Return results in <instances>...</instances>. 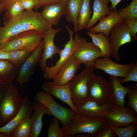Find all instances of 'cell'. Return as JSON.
Instances as JSON below:
<instances>
[{"label":"cell","mask_w":137,"mask_h":137,"mask_svg":"<svg viewBox=\"0 0 137 137\" xmlns=\"http://www.w3.org/2000/svg\"><path fill=\"white\" fill-rule=\"evenodd\" d=\"M0 26V48L5 42L22 32L34 30L43 33L52 27L41 13L33 10H24L18 16L8 23Z\"/></svg>","instance_id":"6da1fadb"},{"label":"cell","mask_w":137,"mask_h":137,"mask_svg":"<svg viewBox=\"0 0 137 137\" xmlns=\"http://www.w3.org/2000/svg\"><path fill=\"white\" fill-rule=\"evenodd\" d=\"M109 126L106 117L87 116L75 113L72 116L70 124L62 126L64 137H73L83 133H88L96 137L99 134L107 129Z\"/></svg>","instance_id":"7a4b0ae2"},{"label":"cell","mask_w":137,"mask_h":137,"mask_svg":"<svg viewBox=\"0 0 137 137\" xmlns=\"http://www.w3.org/2000/svg\"><path fill=\"white\" fill-rule=\"evenodd\" d=\"M22 98L17 88L12 83L6 85L5 94L0 104V126L12 119L19 112Z\"/></svg>","instance_id":"3957f363"},{"label":"cell","mask_w":137,"mask_h":137,"mask_svg":"<svg viewBox=\"0 0 137 137\" xmlns=\"http://www.w3.org/2000/svg\"><path fill=\"white\" fill-rule=\"evenodd\" d=\"M96 68L93 66L85 67L79 74L70 81L72 100L75 107L89 100L88 96V83Z\"/></svg>","instance_id":"277c9868"},{"label":"cell","mask_w":137,"mask_h":137,"mask_svg":"<svg viewBox=\"0 0 137 137\" xmlns=\"http://www.w3.org/2000/svg\"><path fill=\"white\" fill-rule=\"evenodd\" d=\"M34 98L36 100L44 105L51 115L58 119L61 122L62 126H66L68 125L72 116L75 113L72 109H68L59 105L50 94L45 91L37 92Z\"/></svg>","instance_id":"5b68a950"},{"label":"cell","mask_w":137,"mask_h":137,"mask_svg":"<svg viewBox=\"0 0 137 137\" xmlns=\"http://www.w3.org/2000/svg\"><path fill=\"white\" fill-rule=\"evenodd\" d=\"M66 27L69 34V40L64 44L63 49L61 50L59 54L60 58L55 65H53L50 67L47 66L43 70V77L44 78L53 79L61 67L73 55L74 53L76 42L80 36L79 34L76 33L73 39L74 31L67 25H66Z\"/></svg>","instance_id":"8992f818"},{"label":"cell","mask_w":137,"mask_h":137,"mask_svg":"<svg viewBox=\"0 0 137 137\" xmlns=\"http://www.w3.org/2000/svg\"><path fill=\"white\" fill-rule=\"evenodd\" d=\"M43 33L34 30L22 32L4 43L0 49L8 52L39 44L42 39Z\"/></svg>","instance_id":"52a82bcc"},{"label":"cell","mask_w":137,"mask_h":137,"mask_svg":"<svg viewBox=\"0 0 137 137\" xmlns=\"http://www.w3.org/2000/svg\"><path fill=\"white\" fill-rule=\"evenodd\" d=\"M88 96L89 100L101 105L111 101L108 81L104 77L94 74L88 82Z\"/></svg>","instance_id":"ba28073f"},{"label":"cell","mask_w":137,"mask_h":137,"mask_svg":"<svg viewBox=\"0 0 137 137\" xmlns=\"http://www.w3.org/2000/svg\"><path fill=\"white\" fill-rule=\"evenodd\" d=\"M73 56L85 67L93 66L94 60L102 57L100 50L92 41L88 42L83 37L77 39Z\"/></svg>","instance_id":"9c48e42d"},{"label":"cell","mask_w":137,"mask_h":137,"mask_svg":"<svg viewBox=\"0 0 137 137\" xmlns=\"http://www.w3.org/2000/svg\"><path fill=\"white\" fill-rule=\"evenodd\" d=\"M43 48V41L41 40L38 46L21 65L16 78L19 84L22 85L29 81L40 63Z\"/></svg>","instance_id":"30bf717a"},{"label":"cell","mask_w":137,"mask_h":137,"mask_svg":"<svg viewBox=\"0 0 137 137\" xmlns=\"http://www.w3.org/2000/svg\"><path fill=\"white\" fill-rule=\"evenodd\" d=\"M111 56L117 61L121 60L118 51L119 48L132 41L130 31L125 22L116 24L112 29L108 39Z\"/></svg>","instance_id":"8fae6325"},{"label":"cell","mask_w":137,"mask_h":137,"mask_svg":"<svg viewBox=\"0 0 137 137\" xmlns=\"http://www.w3.org/2000/svg\"><path fill=\"white\" fill-rule=\"evenodd\" d=\"M106 118L109 125L118 127L137 124V113L129 107L115 104Z\"/></svg>","instance_id":"7c38bea8"},{"label":"cell","mask_w":137,"mask_h":137,"mask_svg":"<svg viewBox=\"0 0 137 137\" xmlns=\"http://www.w3.org/2000/svg\"><path fill=\"white\" fill-rule=\"evenodd\" d=\"M93 66L96 69H100L109 75L124 77L133 66L134 63L132 62L127 65L116 63L108 56L102 59L97 58L94 60Z\"/></svg>","instance_id":"4fadbf2b"},{"label":"cell","mask_w":137,"mask_h":137,"mask_svg":"<svg viewBox=\"0 0 137 137\" xmlns=\"http://www.w3.org/2000/svg\"><path fill=\"white\" fill-rule=\"evenodd\" d=\"M61 30L60 28L54 29L52 27L42 33L44 48L39 64L43 71L47 66V60L48 59H52L54 55L60 53L61 50L55 45L54 40L56 35Z\"/></svg>","instance_id":"5bb4252c"},{"label":"cell","mask_w":137,"mask_h":137,"mask_svg":"<svg viewBox=\"0 0 137 137\" xmlns=\"http://www.w3.org/2000/svg\"><path fill=\"white\" fill-rule=\"evenodd\" d=\"M114 104L112 100L101 105L94 101L89 100L75 107L76 113L90 116L106 117Z\"/></svg>","instance_id":"9a60e30c"},{"label":"cell","mask_w":137,"mask_h":137,"mask_svg":"<svg viewBox=\"0 0 137 137\" xmlns=\"http://www.w3.org/2000/svg\"><path fill=\"white\" fill-rule=\"evenodd\" d=\"M81 63L72 56L61 67L53 82L55 85H62L68 83L75 76Z\"/></svg>","instance_id":"2e32d148"},{"label":"cell","mask_w":137,"mask_h":137,"mask_svg":"<svg viewBox=\"0 0 137 137\" xmlns=\"http://www.w3.org/2000/svg\"><path fill=\"white\" fill-rule=\"evenodd\" d=\"M33 110L32 102L28 97H23L19 112L9 122L0 127V132L5 133L10 135L13 130L24 119L28 117H31Z\"/></svg>","instance_id":"e0dca14e"},{"label":"cell","mask_w":137,"mask_h":137,"mask_svg":"<svg viewBox=\"0 0 137 137\" xmlns=\"http://www.w3.org/2000/svg\"><path fill=\"white\" fill-rule=\"evenodd\" d=\"M42 88L45 92L59 99L62 102L67 104L75 113H77L72 100L70 82L62 85H55L50 81L45 82L42 85Z\"/></svg>","instance_id":"ac0fdd59"},{"label":"cell","mask_w":137,"mask_h":137,"mask_svg":"<svg viewBox=\"0 0 137 137\" xmlns=\"http://www.w3.org/2000/svg\"><path fill=\"white\" fill-rule=\"evenodd\" d=\"M118 77L109 75L108 81L110 93L112 100L114 104L121 107H125V98L130 91L132 85L123 86L119 81Z\"/></svg>","instance_id":"d6986e66"},{"label":"cell","mask_w":137,"mask_h":137,"mask_svg":"<svg viewBox=\"0 0 137 137\" xmlns=\"http://www.w3.org/2000/svg\"><path fill=\"white\" fill-rule=\"evenodd\" d=\"M32 104L33 110L31 117L32 130L30 137H38L42 130V116L45 114L50 116L51 114L44 105L38 101L36 100L32 102Z\"/></svg>","instance_id":"ffe728a7"},{"label":"cell","mask_w":137,"mask_h":137,"mask_svg":"<svg viewBox=\"0 0 137 137\" xmlns=\"http://www.w3.org/2000/svg\"><path fill=\"white\" fill-rule=\"evenodd\" d=\"M44 7L41 13L42 17L52 26L57 25L61 17L65 15L66 4L61 2L49 4Z\"/></svg>","instance_id":"44dd1931"},{"label":"cell","mask_w":137,"mask_h":137,"mask_svg":"<svg viewBox=\"0 0 137 137\" xmlns=\"http://www.w3.org/2000/svg\"><path fill=\"white\" fill-rule=\"evenodd\" d=\"M99 20L98 24L90 29L89 31L95 33H103L107 39L112 28L116 24L124 22L119 16L116 10H111L108 16L103 17Z\"/></svg>","instance_id":"7402d4cb"},{"label":"cell","mask_w":137,"mask_h":137,"mask_svg":"<svg viewBox=\"0 0 137 137\" xmlns=\"http://www.w3.org/2000/svg\"><path fill=\"white\" fill-rule=\"evenodd\" d=\"M19 68L8 59H0V83L7 85L12 83L18 74Z\"/></svg>","instance_id":"603a6c76"},{"label":"cell","mask_w":137,"mask_h":137,"mask_svg":"<svg viewBox=\"0 0 137 137\" xmlns=\"http://www.w3.org/2000/svg\"><path fill=\"white\" fill-rule=\"evenodd\" d=\"M93 13L92 17L85 29L89 30L93 27L98 21L102 18L108 15L111 10L108 6L109 0H93Z\"/></svg>","instance_id":"cb8c5ba5"},{"label":"cell","mask_w":137,"mask_h":137,"mask_svg":"<svg viewBox=\"0 0 137 137\" xmlns=\"http://www.w3.org/2000/svg\"><path fill=\"white\" fill-rule=\"evenodd\" d=\"M83 0H69L66 4L65 14L66 21L72 23L74 26L73 31L77 33L78 20Z\"/></svg>","instance_id":"d4e9b609"},{"label":"cell","mask_w":137,"mask_h":137,"mask_svg":"<svg viewBox=\"0 0 137 137\" xmlns=\"http://www.w3.org/2000/svg\"><path fill=\"white\" fill-rule=\"evenodd\" d=\"M87 34L91 38L94 44L100 50L102 57L108 56L110 58L111 56L110 45L108 39L104 34L102 32L96 34L89 31Z\"/></svg>","instance_id":"484cf974"},{"label":"cell","mask_w":137,"mask_h":137,"mask_svg":"<svg viewBox=\"0 0 137 137\" xmlns=\"http://www.w3.org/2000/svg\"><path fill=\"white\" fill-rule=\"evenodd\" d=\"M38 45H35L25 49L8 52L9 60L14 65L19 67Z\"/></svg>","instance_id":"4316f807"},{"label":"cell","mask_w":137,"mask_h":137,"mask_svg":"<svg viewBox=\"0 0 137 137\" xmlns=\"http://www.w3.org/2000/svg\"><path fill=\"white\" fill-rule=\"evenodd\" d=\"M90 0H83L78 20V31L85 28L90 21L92 14L90 7Z\"/></svg>","instance_id":"83f0119b"},{"label":"cell","mask_w":137,"mask_h":137,"mask_svg":"<svg viewBox=\"0 0 137 137\" xmlns=\"http://www.w3.org/2000/svg\"><path fill=\"white\" fill-rule=\"evenodd\" d=\"M32 130L31 117L24 119L13 130L10 137H30Z\"/></svg>","instance_id":"f1b7e54d"},{"label":"cell","mask_w":137,"mask_h":137,"mask_svg":"<svg viewBox=\"0 0 137 137\" xmlns=\"http://www.w3.org/2000/svg\"><path fill=\"white\" fill-rule=\"evenodd\" d=\"M3 20L4 24H6L13 20L19 15L24 10L20 0L10 4L6 9Z\"/></svg>","instance_id":"f546056e"},{"label":"cell","mask_w":137,"mask_h":137,"mask_svg":"<svg viewBox=\"0 0 137 137\" xmlns=\"http://www.w3.org/2000/svg\"><path fill=\"white\" fill-rule=\"evenodd\" d=\"M119 16L124 21L137 19V0H132L127 7L117 11Z\"/></svg>","instance_id":"4dcf8cb0"},{"label":"cell","mask_w":137,"mask_h":137,"mask_svg":"<svg viewBox=\"0 0 137 137\" xmlns=\"http://www.w3.org/2000/svg\"><path fill=\"white\" fill-rule=\"evenodd\" d=\"M116 136L118 137H133L137 131V124L133 123L122 127H118L109 124Z\"/></svg>","instance_id":"1f68e13d"},{"label":"cell","mask_w":137,"mask_h":137,"mask_svg":"<svg viewBox=\"0 0 137 137\" xmlns=\"http://www.w3.org/2000/svg\"><path fill=\"white\" fill-rule=\"evenodd\" d=\"M53 122L51 121L49 126L47 127L48 137H63L62 130L59 126V120L54 117Z\"/></svg>","instance_id":"d6a6232c"},{"label":"cell","mask_w":137,"mask_h":137,"mask_svg":"<svg viewBox=\"0 0 137 137\" xmlns=\"http://www.w3.org/2000/svg\"><path fill=\"white\" fill-rule=\"evenodd\" d=\"M129 101L127 105L137 113V84L131 86L129 92L127 94Z\"/></svg>","instance_id":"836d02e7"},{"label":"cell","mask_w":137,"mask_h":137,"mask_svg":"<svg viewBox=\"0 0 137 137\" xmlns=\"http://www.w3.org/2000/svg\"><path fill=\"white\" fill-rule=\"evenodd\" d=\"M121 84L128 81L137 82V60L135 59L133 66L128 73L123 79H119Z\"/></svg>","instance_id":"e575fe53"},{"label":"cell","mask_w":137,"mask_h":137,"mask_svg":"<svg viewBox=\"0 0 137 137\" xmlns=\"http://www.w3.org/2000/svg\"><path fill=\"white\" fill-rule=\"evenodd\" d=\"M130 31V35L133 42L136 41L137 37V19L129 20L125 21Z\"/></svg>","instance_id":"d590c367"},{"label":"cell","mask_w":137,"mask_h":137,"mask_svg":"<svg viewBox=\"0 0 137 137\" xmlns=\"http://www.w3.org/2000/svg\"><path fill=\"white\" fill-rule=\"evenodd\" d=\"M20 3L24 10H32L39 8L38 3L37 0H20Z\"/></svg>","instance_id":"8d00e7d4"},{"label":"cell","mask_w":137,"mask_h":137,"mask_svg":"<svg viewBox=\"0 0 137 137\" xmlns=\"http://www.w3.org/2000/svg\"><path fill=\"white\" fill-rule=\"evenodd\" d=\"M116 136L114 131L109 126L107 129L98 134L96 137H115Z\"/></svg>","instance_id":"74e56055"},{"label":"cell","mask_w":137,"mask_h":137,"mask_svg":"<svg viewBox=\"0 0 137 137\" xmlns=\"http://www.w3.org/2000/svg\"><path fill=\"white\" fill-rule=\"evenodd\" d=\"M38 3L39 8L51 4L61 2V0H37Z\"/></svg>","instance_id":"f35d334b"},{"label":"cell","mask_w":137,"mask_h":137,"mask_svg":"<svg viewBox=\"0 0 137 137\" xmlns=\"http://www.w3.org/2000/svg\"><path fill=\"white\" fill-rule=\"evenodd\" d=\"M19 0H0V2L4 6L5 10L12 3Z\"/></svg>","instance_id":"ab89813d"},{"label":"cell","mask_w":137,"mask_h":137,"mask_svg":"<svg viewBox=\"0 0 137 137\" xmlns=\"http://www.w3.org/2000/svg\"><path fill=\"white\" fill-rule=\"evenodd\" d=\"M6 85L0 83V104L5 94Z\"/></svg>","instance_id":"60d3db41"},{"label":"cell","mask_w":137,"mask_h":137,"mask_svg":"<svg viewBox=\"0 0 137 137\" xmlns=\"http://www.w3.org/2000/svg\"><path fill=\"white\" fill-rule=\"evenodd\" d=\"M0 59L9 60L8 53L0 49Z\"/></svg>","instance_id":"b9f144b4"},{"label":"cell","mask_w":137,"mask_h":137,"mask_svg":"<svg viewBox=\"0 0 137 137\" xmlns=\"http://www.w3.org/2000/svg\"><path fill=\"white\" fill-rule=\"evenodd\" d=\"M111 3V5L110 8L111 10L115 11L116 10V6L117 4L122 0H109Z\"/></svg>","instance_id":"7bdbcfd3"},{"label":"cell","mask_w":137,"mask_h":137,"mask_svg":"<svg viewBox=\"0 0 137 137\" xmlns=\"http://www.w3.org/2000/svg\"><path fill=\"white\" fill-rule=\"evenodd\" d=\"M76 137H94V136L90 134L83 133H81L77 134V136Z\"/></svg>","instance_id":"ee69618b"},{"label":"cell","mask_w":137,"mask_h":137,"mask_svg":"<svg viewBox=\"0 0 137 137\" xmlns=\"http://www.w3.org/2000/svg\"><path fill=\"white\" fill-rule=\"evenodd\" d=\"M0 137H10V135L5 133L0 132Z\"/></svg>","instance_id":"f6af8a7d"},{"label":"cell","mask_w":137,"mask_h":137,"mask_svg":"<svg viewBox=\"0 0 137 137\" xmlns=\"http://www.w3.org/2000/svg\"><path fill=\"white\" fill-rule=\"evenodd\" d=\"M5 8L4 6L0 2V14H1L4 10Z\"/></svg>","instance_id":"bcb514c9"},{"label":"cell","mask_w":137,"mask_h":137,"mask_svg":"<svg viewBox=\"0 0 137 137\" xmlns=\"http://www.w3.org/2000/svg\"><path fill=\"white\" fill-rule=\"evenodd\" d=\"M69 0H61L62 2L63 3L66 4Z\"/></svg>","instance_id":"7dc6e473"}]
</instances>
